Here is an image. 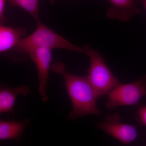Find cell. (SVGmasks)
<instances>
[{
  "label": "cell",
  "instance_id": "obj_7",
  "mask_svg": "<svg viewBox=\"0 0 146 146\" xmlns=\"http://www.w3.org/2000/svg\"><path fill=\"white\" fill-rule=\"evenodd\" d=\"M111 7L107 11L106 17L124 22L130 21L133 16L139 15L142 10L136 5L135 0H108Z\"/></svg>",
  "mask_w": 146,
  "mask_h": 146
},
{
  "label": "cell",
  "instance_id": "obj_9",
  "mask_svg": "<svg viewBox=\"0 0 146 146\" xmlns=\"http://www.w3.org/2000/svg\"><path fill=\"white\" fill-rule=\"evenodd\" d=\"M26 34L25 29L0 25V54L14 48Z\"/></svg>",
  "mask_w": 146,
  "mask_h": 146
},
{
  "label": "cell",
  "instance_id": "obj_4",
  "mask_svg": "<svg viewBox=\"0 0 146 146\" xmlns=\"http://www.w3.org/2000/svg\"><path fill=\"white\" fill-rule=\"evenodd\" d=\"M146 95V75L132 83H119L108 93L106 106L112 109L136 104Z\"/></svg>",
  "mask_w": 146,
  "mask_h": 146
},
{
  "label": "cell",
  "instance_id": "obj_10",
  "mask_svg": "<svg viewBox=\"0 0 146 146\" xmlns=\"http://www.w3.org/2000/svg\"><path fill=\"white\" fill-rule=\"evenodd\" d=\"M29 123L28 119L23 121H0V140H19Z\"/></svg>",
  "mask_w": 146,
  "mask_h": 146
},
{
  "label": "cell",
  "instance_id": "obj_13",
  "mask_svg": "<svg viewBox=\"0 0 146 146\" xmlns=\"http://www.w3.org/2000/svg\"><path fill=\"white\" fill-rule=\"evenodd\" d=\"M6 0H0V25L4 19V10Z\"/></svg>",
  "mask_w": 146,
  "mask_h": 146
},
{
  "label": "cell",
  "instance_id": "obj_2",
  "mask_svg": "<svg viewBox=\"0 0 146 146\" xmlns=\"http://www.w3.org/2000/svg\"><path fill=\"white\" fill-rule=\"evenodd\" d=\"M37 27L31 35L22 38L13 48L18 52L28 54L32 50L37 48L63 49L72 51L84 53L83 48L76 46L56 33L51 29L37 21Z\"/></svg>",
  "mask_w": 146,
  "mask_h": 146
},
{
  "label": "cell",
  "instance_id": "obj_6",
  "mask_svg": "<svg viewBox=\"0 0 146 146\" xmlns=\"http://www.w3.org/2000/svg\"><path fill=\"white\" fill-rule=\"evenodd\" d=\"M38 72L39 93L42 100L46 102L48 99L47 94L49 71L52 60V49L48 48H36L29 52Z\"/></svg>",
  "mask_w": 146,
  "mask_h": 146
},
{
  "label": "cell",
  "instance_id": "obj_8",
  "mask_svg": "<svg viewBox=\"0 0 146 146\" xmlns=\"http://www.w3.org/2000/svg\"><path fill=\"white\" fill-rule=\"evenodd\" d=\"M30 91L29 87L26 85L11 88L0 84V114L5 112L13 114L17 98L20 95L27 96Z\"/></svg>",
  "mask_w": 146,
  "mask_h": 146
},
{
  "label": "cell",
  "instance_id": "obj_15",
  "mask_svg": "<svg viewBox=\"0 0 146 146\" xmlns=\"http://www.w3.org/2000/svg\"><path fill=\"white\" fill-rule=\"evenodd\" d=\"M56 1H57V0H51L50 3H52Z\"/></svg>",
  "mask_w": 146,
  "mask_h": 146
},
{
  "label": "cell",
  "instance_id": "obj_5",
  "mask_svg": "<svg viewBox=\"0 0 146 146\" xmlns=\"http://www.w3.org/2000/svg\"><path fill=\"white\" fill-rule=\"evenodd\" d=\"M121 116L117 113L107 115L97 126L105 132L125 145L132 143L138 136L136 127L121 122Z\"/></svg>",
  "mask_w": 146,
  "mask_h": 146
},
{
  "label": "cell",
  "instance_id": "obj_1",
  "mask_svg": "<svg viewBox=\"0 0 146 146\" xmlns=\"http://www.w3.org/2000/svg\"><path fill=\"white\" fill-rule=\"evenodd\" d=\"M52 68L54 72L62 75L64 78L72 106L69 119L73 120L85 115L98 116L101 114L96 105L98 98L87 76H80L71 74L65 70L62 63H54Z\"/></svg>",
  "mask_w": 146,
  "mask_h": 146
},
{
  "label": "cell",
  "instance_id": "obj_3",
  "mask_svg": "<svg viewBox=\"0 0 146 146\" xmlns=\"http://www.w3.org/2000/svg\"><path fill=\"white\" fill-rule=\"evenodd\" d=\"M83 48L84 54L90 59L87 76L99 98L109 93L119 83V81L97 50L88 45H85Z\"/></svg>",
  "mask_w": 146,
  "mask_h": 146
},
{
  "label": "cell",
  "instance_id": "obj_14",
  "mask_svg": "<svg viewBox=\"0 0 146 146\" xmlns=\"http://www.w3.org/2000/svg\"><path fill=\"white\" fill-rule=\"evenodd\" d=\"M141 1L143 3L144 7L145 9L146 10V0H141Z\"/></svg>",
  "mask_w": 146,
  "mask_h": 146
},
{
  "label": "cell",
  "instance_id": "obj_11",
  "mask_svg": "<svg viewBox=\"0 0 146 146\" xmlns=\"http://www.w3.org/2000/svg\"><path fill=\"white\" fill-rule=\"evenodd\" d=\"M12 7H19L26 11L36 22L40 21L38 0H6Z\"/></svg>",
  "mask_w": 146,
  "mask_h": 146
},
{
  "label": "cell",
  "instance_id": "obj_12",
  "mask_svg": "<svg viewBox=\"0 0 146 146\" xmlns=\"http://www.w3.org/2000/svg\"><path fill=\"white\" fill-rule=\"evenodd\" d=\"M137 118L143 125L146 126V106L139 108L137 112Z\"/></svg>",
  "mask_w": 146,
  "mask_h": 146
}]
</instances>
